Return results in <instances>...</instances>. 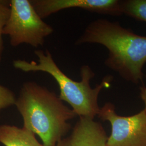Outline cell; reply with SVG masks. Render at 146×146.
Returning <instances> with one entry per match:
<instances>
[{
  "label": "cell",
  "mask_w": 146,
  "mask_h": 146,
  "mask_svg": "<svg viewBox=\"0 0 146 146\" xmlns=\"http://www.w3.org/2000/svg\"><path fill=\"white\" fill-rule=\"evenodd\" d=\"M87 43L99 44L108 49L104 64L122 79L134 84L143 81L146 36L136 34L117 22L98 19L88 25L75 44Z\"/></svg>",
  "instance_id": "cell-1"
},
{
  "label": "cell",
  "mask_w": 146,
  "mask_h": 146,
  "mask_svg": "<svg viewBox=\"0 0 146 146\" xmlns=\"http://www.w3.org/2000/svg\"><path fill=\"white\" fill-rule=\"evenodd\" d=\"M15 106L23 127L38 136L44 146H56L72 129L68 121L77 116L55 92L33 81L22 84Z\"/></svg>",
  "instance_id": "cell-2"
},
{
  "label": "cell",
  "mask_w": 146,
  "mask_h": 146,
  "mask_svg": "<svg viewBox=\"0 0 146 146\" xmlns=\"http://www.w3.org/2000/svg\"><path fill=\"white\" fill-rule=\"evenodd\" d=\"M34 54L37 58V61L17 59L13 61V66L25 73L41 72L49 74L58 84L60 99L68 103L77 116L94 119L100 110L98 104L100 93L103 89L110 87L113 80V76L106 75L93 88L90 81L95 74L88 65L80 68L81 81H76L60 69L48 50L37 49Z\"/></svg>",
  "instance_id": "cell-3"
},
{
  "label": "cell",
  "mask_w": 146,
  "mask_h": 146,
  "mask_svg": "<svg viewBox=\"0 0 146 146\" xmlns=\"http://www.w3.org/2000/svg\"><path fill=\"white\" fill-rule=\"evenodd\" d=\"M11 13L3 29L10 43L16 47L27 44L37 48L43 46L54 29L37 14L30 0H11Z\"/></svg>",
  "instance_id": "cell-4"
},
{
  "label": "cell",
  "mask_w": 146,
  "mask_h": 146,
  "mask_svg": "<svg viewBox=\"0 0 146 146\" xmlns=\"http://www.w3.org/2000/svg\"><path fill=\"white\" fill-rule=\"evenodd\" d=\"M108 121L111 131L108 137V146H146V112L145 110L129 116L118 115L115 106L106 102L97 115Z\"/></svg>",
  "instance_id": "cell-5"
},
{
  "label": "cell",
  "mask_w": 146,
  "mask_h": 146,
  "mask_svg": "<svg viewBox=\"0 0 146 146\" xmlns=\"http://www.w3.org/2000/svg\"><path fill=\"white\" fill-rule=\"evenodd\" d=\"M37 14L44 19L58 11L80 8L100 14L119 16L123 14L119 0H30Z\"/></svg>",
  "instance_id": "cell-6"
},
{
  "label": "cell",
  "mask_w": 146,
  "mask_h": 146,
  "mask_svg": "<svg viewBox=\"0 0 146 146\" xmlns=\"http://www.w3.org/2000/svg\"><path fill=\"white\" fill-rule=\"evenodd\" d=\"M71 133L56 146H108V137L101 123L93 119L79 117Z\"/></svg>",
  "instance_id": "cell-7"
},
{
  "label": "cell",
  "mask_w": 146,
  "mask_h": 146,
  "mask_svg": "<svg viewBox=\"0 0 146 146\" xmlns=\"http://www.w3.org/2000/svg\"><path fill=\"white\" fill-rule=\"evenodd\" d=\"M0 143L5 146H44L31 131L7 124L0 125Z\"/></svg>",
  "instance_id": "cell-8"
},
{
  "label": "cell",
  "mask_w": 146,
  "mask_h": 146,
  "mask_svg": "<svg viewBox=\"0 0 146 146\" xmlns=\"http://www.w3.org/2000/svg\"><path fill=\"white\" fill-rule=\"evenodd\" d=\"M123 14L146 23V0H127L121 2Z\"/></svg>",
  "instance_id": "cell-9"
},
{
  "label": "cell",
  "mask_w": 146,
  "mask_h": 146,
  "mask_svg": "<svg viewBox=\"0 0 146 146\" xmlns=\"http://www.w3.org/2000/svg\"><path fill=\"white\" fill-rule=\"evenodd\" d=\"M11 13L10 2L0 1V63L2 61V54L4 50L3 40V29L9 19Z\"/></svg>",
  "instance_id": "cell-10"
},
{
  "label": "cell",
  "mask_w": 146,
  "mask_h": 146,
  "mask_svg": "<svg viewBox=\"0 0 146 146\" xmlns=\"http://www.w3.org/2000/svg\"><path fill=\"white\" fill-rule=\"evenodd\" d=\"M16 98L11 90L0 84V112L2 110L14 106Z\"/></svg>",
  "instance_id": "cell-11"
},
{
  "label": "cell",
  "mask_w": 146,
  "mask_h": 146,
  "mask_svg": "<svg viewBox=\"0 0 146 146\" xmlns=\"http://www.w3.org/2000/svg\"><path fill=\"white\" fill-rule=\"evenodd\" d=\"M140 96H141V99L143 100L144 104H145V110L146 112V87L145 86H143L140 87Z\"/></svg>",
  "instance_id": "cell-12"
},
{
  "label": "cell",
  "mask_w": 146,
  "mask_h": 146,
  "mask_svg": "<svg viewBox=\"0 0 146 146\" xmlns=\"http://www.w3.org/2000/svg\"></svg>",
  "instance_id": "cell-13"
}]
</instances>
